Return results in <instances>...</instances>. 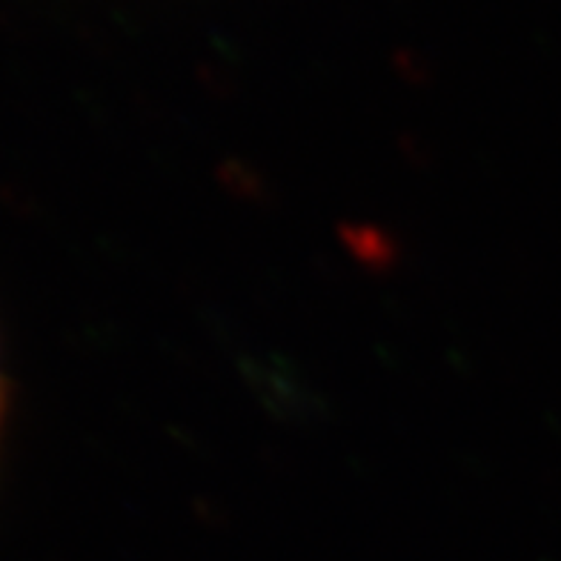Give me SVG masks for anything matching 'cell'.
Returning <instances> with one entry per match:
<instances>
[{
    "mask_svg": "<svg viewBox=\"0 0 561 561\" xmlns=\"http://www.w3.org/2000/svg\"><path fill=\"white\" fill-rule=\"evenodd\" d=\"M0 419H3V399H0Z\"/></svg>",
    "mask_w": 561,
    "mask_h": 561,
    "instance_id": "1",
    "label": "cell"
},
{
    "mask_svg": "<svg viewBox=\"0 0 561 561\" xmlns=\"http://www.w3.org/2000/svg\"><path fill=\"white\" fill-rule=\"evenodd\" d=\"M0 399H3V387H0Z\"/></svg>",
    "mask_w": 561,
    "mask_h": 561,
    "instance_id": "2",
    "label": "cell"
}]
</instances>
